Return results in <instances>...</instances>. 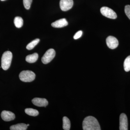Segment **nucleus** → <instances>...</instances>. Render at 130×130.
Wrapping results in <instances>:
<instances>
[{
    "mask_svg": "<svg viewBox=\"0 0 130 130\" xmlns=\"http://www.w3.org/2000/svg\"><path fill=\"white\" fill-rule=\"evenodd\" d=\"M12 58V54L9 51L5 52L3 54L1 59V67L3 70H7L11 66Z\"/></svg>",
    "mask_w": 130,
    "mask_h": 130,
    "instance_id": "obj_2",
    "label": "nucleus"
},
{
    "mask_svg": "<svg viewBox=\"0 0 130 130\" xmlns=\"http://www.w3.org/2000/svg\"><path fill=\"white\" fill-rule=\"evenodd\" d=\"M108 47L111 49L116 48L119 45V42L117 38L112 36H109L106 40Z\"/></svg>",
    "mask_w": 130,
    "mask_h": 130,
    "instance_id": "obj_7",
    "label": "nucleus"
},
{
    "mask_svg": "<svg viewBox=\"0 0 130 130\" xmlns=\"http://www.w3.org/2000/svg\"><path fill=\"white\" fill-rule=\"evenodd\" d=\"M40 41V39L38 38L33 40L27 45L26 47V49L28 50H31L35 47V46H36L38 44Z\"/></svg>",
    "mask_w": 130,
    "mask_h": 130,
    "instance_id": "obj_17",
    "label": "nucleus"
},
{
    "mask_svg": "<svg viewBox=\"0 0 130 130\" xmlns=\"http://www.w3.org/2000/svg\"><path fill=\"white\" fill-rule=\"evenodd\" d=\"M27 125L24 123H20L12 125L10 127V129L11 130H26L27 129Z\"/></svg>",
    "mask_w": 130,
    "mask_h": 130,
    "instance_id": "obj_13",
    "label": "nucleus"
},
{
    "mask_svg": "<svg viewBox=\"0 0 130 130\" xmlns=\"http://www.w3.org/2000/svg\"><path fill=\"white\" fill-rule=\"evenodd\" d=\"M68 25V23L66 19L64 18L60 19L51 24V26L55 28H63L67 26Z\"/></svg>",
    "mask_w": 130,
    "mask_h": 130,
    "instance_id": "obj_11",
    "label": "nucleus"
},
{
    "mask_svg": "<svg viewBox=\"0 0 130 130\" xmlns=\"http://www.w3.org/2000/svg\"><path fill=\"white\" fill-rule=\"evenodd\" d=\"M1 116L2 119L6 121H12L15 118L14 113L9 111H3L1 114Z\"/></svg>",
    "mask_w": 130,
    "mask_h": 130,
    "instance_id": "obj_9",
    "label": "nucleus"
},
{
    "mask_svg": "<svg viewBox=\"0 0 130 130\" xmlns=\"http://www.w3.org/2000/svg\"><path fill=\"white\" fill-rule=\"evenodd\" d=\"M124 69L126 72L130 71V55L128 56L125 60L124 63Z\"/></svg>",
    "mask_w": 130,
    "mask_h": 130,
    "instance_id": "obj_18",
    "label": "nucleus"
},
{
    "mask_svg": "<svg viewBox=\"0 0 130 130\" xmlns=\"http://www.w3.org/2000/svg\"><path fill=\"white\" fill-rule=\"evenodd\" d=\"M25 112L28 115L32 116H36L39 114V112L37 110L31 108H26Z\"/></svg>",
    "mask_w": 130,
    "mask_h": 130,
    "instance_id": "obj_16",
    "label": "nucleus"
},
{
    "mask_svg": "<svg viewBox=\"0 0 130 130\" xmlns=\"http://www.w3.org/2000/svg\"><path fill=\"white\" fill-rule=\"evenodd\" d=\"M27 126H29V124H28L27 125Z\"/></svg>",
    "mask_w": 130,
    "mask_h": 130,
    "instance_id": "obj_22",
    "label": "nucleus"
},
{
    "mask_svg": "<svg viewBox=\"0 0 130 130\" xmlns=\"http://www.w3.org/2000/svg\"><path fill=\"white\" fill-rule=\"evenodd\" d=\"M125 12L128 18L130 20V5H126L125 7Z\"/></svg>",
    "mask_w": 130,
    "mask_h": 130,
    "instance_id": "obj_20",
    "label": "nucleus"
},
{
    "mask_svg": "<svg viewBox=\"0 0 130 130\" xmlns=\"http://www.w3.org/2000/svg\"><path fill=\"white\" fill-rule=\"evenodd\" d=\"M36 75L33 72L30 71H23L19 74V78L24 82H30L34 81Z\"/></svg>",
    "mask_w": 130,
    "mask_h": 130,
    "instance_id": "obj_3",
    "label": "nucleus"
},
{
    "mask_svg": "<svg viewBox=\"0 0 130 130\" xmlns=\"http://www.w3.org/2000/svg\"><path fill=\"white\" fill-rule=\"evenodd\" d=\"M14 23L16 28H20L23 25V20L21 17L18 16L14 18Z\"/></svg>",
    "mask_w": 130,
    "mask_h": 130,
    "instance_id": "obj_15",
    "label": "nucleus"
},
{
    "mask_svg": "<svg viewBox=\"0 0 130 130\" xmlns=\"http://www.w3.org/2000/svg\"><path fill=\"white\" fill-rule=\"evenodd\" d=\"M1 1H5V0H1Z\"/></svg>",
    "mask_w": 130,
    "mask_h": 130,
    "instance_id": "obj_23",
    "label": "nucleus"
},
{
    "mask_svg": "<svg viewBox=\"0 0 130 130\" xmlns=\"http://www.w3.org/2000/svg\"><path fill=\"white\" fill-rule=\"evenodd\" d=\"M101 13L103 16L108 18L115 19L117 18V14L112 9L106 7H103L101 9Z\"/></svg>",
    "mask_w": 130,
    "mask_h": 130,
    "instance_id": "obj_5",
    "label": "nucleus"
},
{
    "mask_svg": "<svg viewBox=\"0 0 130 130\" xmlns=\"http://www.w3.org/2000/svg\"><path fill=\"white\" fill-rule=\"evenodd\" d=\"M119 129L128 130V119L126 115L124 113H121L120 116Z\"/></svg>",
    "mask_w": 130,
    "mask_h": 130,
    "instance_id": "obj_8",
    "label": "nucleus"
},
{
    "mask_svg": "<svg viewBox=\"0 0 130 130\" xmlns=\"http://www.w3.org/2000/svg\"><path fill=\"white\" fill-rule=\"evenodd\" d=\"M32 103L38 107H46L48 105V102L45 98H36L32 100Z\"/></svg>",
    "mask_w": 130,
    "mask_h": 130,
    "instance_id": "obj_10",
    "label": "nucleus"
},
{
    "mask_svg": "<svg viewBox=\"0 0 130 130\" xmlns=\"http://www.w3.org/2000/svg\"><path fill=\"white\" fill-rule=\"evenodd\" d=\"M63 129L65 130H70L71 127V122L69 119L67 117H63Z\"/></svg>",
    "mask_w": 130,
    "mask_h": 130,
    "instance_id": "obj_14",
    "label": "nucleus"
},
{
    "mask_svg": "<svg viewBox=\"0 0 130 130\" xmlns=\"http://www.w3.org/2000/svg\"><path fill=\"white\" fill-rule=\"evenodd\" d=\"M82 34H83V31L81 30H79V31H77L75 34V35H74V37H73V38L75 40L78 39L79 38L81 37Z\"/></svg>",
    "mask_w": 130,
    "mask_h": 130,
    "instance_id": "obj_21",
    "label": "nucleus"
},
{
    "mask_svg": "<svg viewBox=\"0 0 130 130\" xmlns=\"http://www.w3.org/2000/svg\"><path fill=\"white\" fill-rule=\"evenodd\" d=\"M32 0H23L24 6L26 9H29L32 3Z\"/></svg>",
    "mask_w": 130,
    "mask_h": 130,
    "instance_id": "obj_19",
    "label": "nucleus"
},
{
    "mask_svg": "<svg viewBox=\"0 0 130 130\" xmlns=\"http://www.w3.org/2000/svg\"><path fill=\"white\" fill-rule=\"evenodd\" d=\"M73 5V0H60V7L62 11H66L71 9Z\"/></svg>",
    "mask_w": 130,
    "mask_h": 130,
    "instance_id": "obj_6",
    "label": "nucleus"
},
{
    "mask_svg": "<svg viewBox=\"0 0 130 130\" xmlns=\"http://www.w3.org/2000/svg\"><path fill=\"white\" fill-rule=\"evenodd\" d=\"M83 128L84 130H101L97 119L92 116H88L84 119L83 121Z\"/></svg>",
    "mask_w": 130,
    "mask_h": 130,
    "instance_id": "obj_1",
    "label": "nucleus"
},
{
    "mask_svg": "<svg viewBox=\"0 0 130 130\" xmlns=\"http://www.w3.org/2000/svg\"><path fill=\"white\" fill-rule=\"evenodd\" d=\"M55 54V51L53 49L48 50L42 57V62L44 64H47L50 63L54 58Z\"/></svg>",
    "mask_w": 130,
    "mask_h": 130,
    "instance_id": "obj_4",
    "label": "nucleus"
},
{
    "mask_svg": "<svg viewBox=\"0 0 130 130\" xmlns=\"http://www.w3.org/2000/svg\"><path fill=\"white\" fill-rule=\"evenodd\" d=\"M38 58V55L37 53L29 55L26 56V61L29 63H34L37 61Z\"/></svg>",
    "mask_w": 130,
    "mask_h": 130,
    "instance_id": "obj_12",
    "label": "nucleus"
}]
</instances>
